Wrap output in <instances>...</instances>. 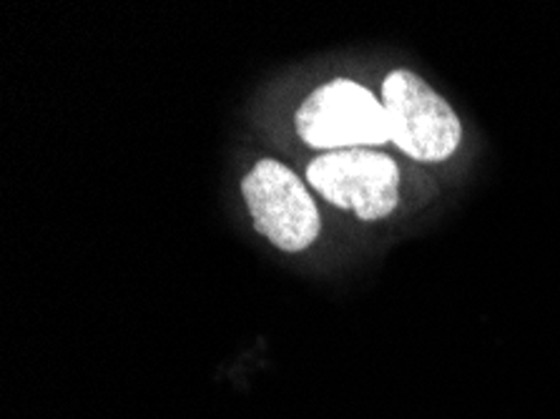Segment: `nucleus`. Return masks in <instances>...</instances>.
<instances>
[{
  "label": "nucleus",
  "mask_w": 560,
  "mask_h": 419,
  "mask_svg": "<svg viewBox=\"0 0 560 419\" xmlns=\"http://www.w3.org/2000/svg\"><path fill=\"white\" fill-rule=\"evenodd\" d=\"M307 182L332 207L362 221L389 217L400 203V168L387 153L347 149L322 153L307 168Z\"/></svg>",
  "instance_id": "obj_3"
},
{
  "label": "nucleus",
  "mask_w": 560,
  "mask_h": 419,
  "mask_svg": "<svg viewBox=\"0 0 560 419\" xmlns=\"http://www.w3.org/2000/svg\"><path fill=\"white\" fill-rule=\"evenodd\" d=\"M296 133L312 149L382 147L389 141L387 116L364 85L337 79L314 89L296 110Z\"/></svg>",
  "instance_id": "obj_2"
},
{
  "label": "nucleus",
  "mask_w": 560,
  "mask_h": 419,
  "mask_svg": "<svg viewBox=\"0 0 560 419\" xmlns=\"http://www.w3.org/2000/svg\"><path fill=\"white\" fill-rule=\"evenodd\" d=\"M242 196L259 234L277 249L302 252L319 236L317 203L292 168L265 159L242 178Z\"/></svg>",
  "instance_id": "obj_4"
},
{
  "label": "nucleus",
  "mask_w": 560,
  "mask_h": 419,
  "mask_svg": "<svg viewBox=\"0 0 560 419\" xmlns=\"http://www.w3.org/2000/svg\"><path fill=\"white\" fill-rule=\"evenodd\" d=\"M382 108L389 141L415 161L435 164L460 147L463 126L453 106L407 68H397L382 83Z\"/></svg>",
  "instance_id": "obj_1"
}]
</instances>
